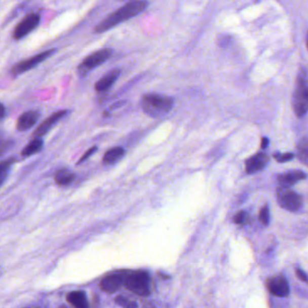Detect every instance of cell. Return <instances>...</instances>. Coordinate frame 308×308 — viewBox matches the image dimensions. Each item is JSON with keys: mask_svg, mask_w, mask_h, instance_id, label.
Masks as SVG:
<instances>
[{"mask_svg": "<svg viewBox=\"0 0 308 308\" xmlns=\"http://www.w3.org/2000/svg\"><path fill=\"white\" fill-rule=\"evenodd\" d=\"M278 202L282 208L289 212H296L302 206V198L296 191L289 187L280 186L278 188Z\"/></svg>", "mask_w": 308, "mask_h": 308, "instance_id": "cell-6", "label": "cell"}, {"mask_svg": "<svg viewBox=\"0 0 308 308\" xmlns=\"http://www.w3.org/2000/svg\"><path fill=\"white\" fill-rule=\"evenodd\" d=\"M40 21H41V17L38 14L35 13L30 14L16 26L13 36L17 40L25 37L37 27Z\"/></svg>", "mask_w": 308, "mask_h": 308, "instance_id": "cell-8", "label": "cell"}, {"mask_svg": "<svg viewBox=\"0 0 308 308\" xmlns=\"http://www.w3.org/2000/svg\"><path fill=\"white\" fill-rule=\"evenodd\" d=\"M44 143L41 139H34L33 141L30 142L28 145H26L22 155L25 157H29L33 154H36L38 152H40L42 150Z\"/></svg>", "mask_w": 308, "mask_h": 308, "instance_id": "cell-19", "label": "cell"}, {"mask_svg": "<svg viewBox=\"0 0 308 308\" xmlns=\"http://www.w3.org/2000/svg\"><path fill=\"white\" fill-rule=\"evenodd\" d=\"M305 177H306V175L304 174V172L296 170L279 175L278 181H279L280 186L290 187L300 180L305 179Z\"/></svg>", "mask_w": 308, "mask_h": 308, "instance_id": "cell-15", "label": "cell"}, {"mask_svg": "<svg viewBox=\"0 0 308 308\" xmlns=\"http://www.w3.org/2000/svg\"><path fill=\"white\" fill-rule=\"evenodd\" d=\"M296 276L299 278L302 281L304 282H308V277L306 274L304 273V271H301L299 268H296Z\"/></svg>", "mask_w": 308, "mask_h": 308, "instance_id": "cell-28", "label": "cell"}, {"mask_svg": "<svg viewBox=\"0 0 308 308\" xmlns=\"http://www.w3.org/2000/svg\"><path fill=\"white\" fill-rule=\"evenodd\" d=\"M40 114L35 110H30L22 114L17 120V128L19 131H25L31 129L36 123Z\"/></svg>", "mask_w": 308, "mask_h": 308, "instance_id": "cell-13", "label": "cell"}, {"mask_svg": "<svg viewBox=\"0 0 308 308\" xmlns=\"http://www.w3.org/2000/svg\"><path fill=\"white\" fill-rule=\"evenodd\" d=\"M150 282V276L146 271H125L124 286L133 294L140 296H149Z\"/></svg>", "mask_w": 308, "mask_h": 308, "instance_id": "cell-3", "label": "cell"}, {"mask_svg": "<svg viewBox=\"0 0 308 308\" xmlns=\"http://www.w3.org/2000/svg\"><path fill=\"white\" fill-rule=\"evenodd\" d=\"M293 108L298 118L304 117L308 111V84L304 72H300L293 94Z\"/></svg>", "mask_w": 308, "mask_h": 308, "instance_id": "cell-4", "label": "cell"}, {"mask_svg": "<svg viewBox=\"0 0 308 308\" xmlns=\"http://www.w3.org/2000/svg\"><path fill=\"white\" fill-rule=\"evenodd\" d=\"M268 143H270V142H268V139H267V138H262V139H261V148H262V149H265L266 146H268Z\"/></svg>", "mask_w": 308, "mask_h": 308, "instance_id": "cell-29", "label": "cell"}, {"mask_svg": "<svg viewBox=\"0 0 308 308\" xmlns=\"http://www.w3.org/2000/svg\"><path fill=\"white\" fill-rule=\"evenodd\" d=\"M248 221V214L244 211H241L234 217V222L236 224H244Z\"/></svg>", "mask_w": 308, "mask_h": 308, "instance_id": "cell-25", "label": "cell"}, {"mask_svg": "<svg viewBox=\"0 0 308 308\" xmlns=\"http://www.w3.org/2000/svg\"><path fill=\"white\" fill-rule=\"evenodd\" d=\"M96 151H97V146H92V148H90V149L88 150L87 152L82 157V159H80L78 164L84 162L85 160H87L93 153H95Z\"/></svg>", "mask_w": 308, "mask_h": 308, "instance_id": "cell-27", "label": "cell"}, {"mask_svg": "<svg viewBox=\"0 0 308 308\" xmlns=\"http://www.w3.org/2000/svg\"><path fill=\"white\" fill-rule=\"evenodd\" d=\"M173 98L161 94H146L142 100V107L144 111L151 117H160L167 114L173 108Z\"/></svg>", "mask_w": 308, "mask_h": 308, "instance_id": "cell-2", "label": "cell"}, {"mask_svg": "<svg viewBox=\"0 0 308 308\" xmlns=\"http://www.w3.org/2000/svg\"><path fill=\"white\" fill-rule=\"evenodd\" d=\"M112 50L109 48H104L101 50L97 51L84 59L78 67V71L81 76L87 75L92 69L104 63L106 61L111 57Z\"/></svg>", "mask_w": 308, "mask_h": 308, "instance_id": "cell-5", "label": "cell"}, {"mask_svg": "<svg viewBox=\"0 0 308 308\" xmlns=\"http://www.w3.org/2000/svg\"><path fill=\"white\" fill-rule=\"evenodd\" d=\"M266 287L273 296L286 297L289 294V285L283 276H276L267 279Z\"/></svg>", "mask_w": 308, "mask_h": 308, "instance_id": "cell-10", "label": "cell"}, {"mask_svg": "<svg viewBox=\"0 0 308 308\" xmlns=\"http://www.w3.org/2000/svg\"><path fill=\"white\" fill-rule=\"evenodd\" d=\"M54 52H55L54 49L47 50L46 52H43L41 54H37V55H34V56L31 57V58L27 59V60H25L23 62L17 63L16 65H14L12 67V69H11L12 74H21V73H24L25 71H29L31 69H33L36 65H38L39 63L46 61V59L49 58L51 55H53L54 54Z\"/></svg>", "mask_w": 308, "mask_h": 308, "instance_id": "cell-7", "label": "cell"}, {"mask_svg": "<svg viewBox=\"0 0 308 308\" xmlns=\"http://www.w3.org/2000/svg\"><path fill=\"white\" fill-rule=\"evenodd\" d=\"M75 179V175L67 168L57 171L54 175V181L59 185H67L72 183Z\"/></svg>", "mask_w": 308, "mask_h": 308, "instance_id": "cell-18", "label": "cell"}, {"mask_svg": "<svg viewBox=\"0 0 308 308\" xmlns=\"http://www.w3.org/2000/svg\"><path fill=\"white\" fill-rule=\"evenodd\" d=\"M67 113H68L67 110H60V111H57V112L53 114L50 117L47 118L46 121L42 122V123L39 125L37 129H36L35 132H34V135H35L36 137H42L44 135H46V134L50 130V129H52V127H53L56 122H58L62 118L64 117Z\"/></svg>", "mask_w": 308, "mask_h": 308, "instance_id": "cell-12", "label": "cell"}, {"mask_svg": "<svg viewBox=\"0 0 308 308\" xmlns=\"http://www.w3.org/2000/svg\"><path fill=\"white\" fill-rule=\"evenodd\" d=\"M268 157L266 153H258L246 161V171L248 174H254L266 167Z\"/></svg>", "mask_w": 308, "mask_h": 308, "instance_id": "cell-11", "label": "cell"}, {"mask_svg": "<svg viewBox=\"0 0 308 308\" xmlns=\"http://www.w3.org/2000/svg\"><path fill=\"white\" fill-rule=\"evenodd\" d=\"M148 3L146 0H133L121 7L116 12L110 14L104 20L100 22L94 28L95 33H102L112 28L115 25L121 24V22L127 21L132 17L138 16V14L146 10Z\"/></svg>", "mask_w": 308, "mask_h": 308, "instance_id": "cell-1", "label": "cell"}, {"mask_svg": "<svg viewBox=\"0 0 308 308\" xmlns=\"http://www.w3.org/2000/svg\"><path fill=\"white\" fill-rule=\"evenodd\" d=\"M258 220L261 222V224L266 225L270 223V209L267 207V205H265L259 212L258 215Z\"/></svg>", "mask_w": 308, "mask_h": 308, "instance_id": "cell-23", "label": "cell"}, {"mask_svg": "<svg viewBox=\"0 0 308 308\" xmlns=\"http://www.w3.org/2000/svg\"><path fill=\"white\" fill-rule=\"evenodd\" d=\"M124 278H125V271L106 276L100 282V289L108 294L115 293L118 290H120L121 287L124 285Z\"/></svg>", "mask_w": 308, "mask_h": 308, "instance_id": "cell-9", "label": "cell"}, {"mask_svg": "<svg viewBox=\"0 0 308 308\" xmlns=\"http://www.w3.org/2000/svg\"><path fill=\"white\" fill-rule=\"evenodd\" d=\"M120 69H114L109 71L108 73L103 76L101 79L99 80L95 84V90L97 92H105L112 86L114 83L119 79L121 75Z\"/></svg>", "mask_w": 308, "mask_h": 308, "instance_id": "cell-14", "label": "cell"}, {"mask_svg": "<svg viewBox=\"0 0 308 308\" xmlns=\"http://www.w3.org/2000/svg\"><path fill=\"white\" fill-rule=\"evenodd\" d=\"M230 41H232V37L229 35H221L218 40V44L221 47H226V46H229Z\"/></svg>", "mask_w": 308, "mask_h": 308, "instance_id": "cell-26", "label": "cell"}, {"mask_svg": "<svg viewBox=\"0 0 308 308\" xmlns=\"http://www.w3.org/2000/svg\"><path fill=\"white\" fill-rule=\"evenodd\" d=\"M125 155V149L121 146H116L111 149L108 150L104 155L103 162L108 165H112L114 163L121 160Z\"/></svg>", "mask_w": 308, "mask_h": 308, "instance_id": "cell-17", "label": "cell"}, {"mask_svg": "<svg viewBox=\"0 0 308 308\" xmlns=\"http://www.w3.org/2000/svg\"><path fill=\"white\" fill-rule=\"evenodd\" d=\"M14 159H7L6 161H3L1 163V166H0V179H1V184L4 183L5 178L6 176L8 175V172H9V168L11 167L13 162H14Z\"/></svg>", "mask_w": 308, "mask_h": 308, "instance_id": "cell-21", "label": "cell"}, {"mask_svg": "<svg viewBox=\"0 0 308 308\" xmlns=\"http://www.w3.org/2000/svg\"><path fill=\"white\" fill-rule=\"evenodd\" d=\"M114 300H115V303H116V304L121 305V306H123V307L132 308L137 307V306H138V304H136L135 302L129 301L128 298H126L124 296H118Z\"/></svg>", "mask_w": 308, "mask_h": 308, "instance_id": "cell-22", "label": "cell"}, {"mask_svg": "<svg viewBox=\"0 0 308 308\" xmlns=\"http://www.w3.org/2000/svg\"><path fill=\"white\" fill-rule=\"evenodd\" d=\"M5 117V107L4 105H1V119H4Z\"/></svg>", "mask_w": 308, "mask_h": 308, "instance_id": "cell-30", "label": "cell"}, {"mask_svg": "<svg viewBox=\"0 0 308 308\" xmlns=\"http://www.w3.org/2000/svg\"><path fill=\"white\" fill-rule=\"evenodd\" d=\"M273 158L276 159V161L279 163H285L287 161H290L292 159L295 158L294 154L292 153H286V154H275L273 156Z\"/></svg>", "mask_w": 308, "mask_h": 308, "instance_id": "cell-24", "label": "cell"}, {"mask_svg": "<svg viewBox=\"0 0 308 308\" xmlns=\"http://www.w3.org/2000/svg\"><path fill=\"white\" fill-rule=\"evenodd\" d=\"M297 155L299 157L300 159L302 160H306L308 159V138H301L298 144H297Z\"/></svg>", "mask_w": 308, "mask_h": 308, "instance_id": "cell-20", "label": "cell"}, {"mask_svg": "<svg viewBox=\"0 0 308 308\" xmlns=\"http://www.w3.org/2000/svg\"><path fill=\"white\" fill-rule=\"evenodd\" d=\"M66 298L67 302L74 307L85 308L88 306L87 296L84 291L70 292Z\"/></svg>", "mask_w": 308, "mask_h": 308, "instance_id": "cell-16", "label": "cell"}, {"mask_svg": "<svg viewBox=\"0 0 308 308\" xmlns=\"http://www.w3.org/2000/svg\"><path fill=\"white\" fill-rule=\"evenodd\" d=\"M159 275H160V277L164 278V279H169V277L167 275H164V274H159Z\"/></svg>", "mask_w": 308, "mask_h": 308, "instance_id": "cell-31", "label": "cell"}, {"mask_svg": "<svg viewBox=\"0 0 308 308\" xmlns=\"http://www.w3.org/2000/svg\"><path fill=\"white\" fill-rule=\"evenodd\" d=\"M306 48H307V50H308V32H307V35H306Z\"/></svg>", "mask_w": 308, "mask_h": 308, "instance_id": "cell-32", "label": "cell"}]
</instances>
